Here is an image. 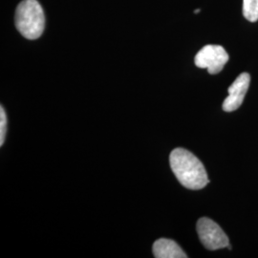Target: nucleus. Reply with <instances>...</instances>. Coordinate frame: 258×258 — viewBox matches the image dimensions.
<instances>
[{"label": "nucleus", "mask_w": 258, "mask_h": 258, "mask_svg": "<svg viewBox=\"0 0 258 258\" xmlns=\"http://www.w3.org/2000/svg\"><path fill=\"white\" fill-rule=\"evenodd\" d=\"M170 167L177 180L188 189H202L210 183L202 162L190 151L175 148L169 156Z\"/></svg>", "instance_id": "nucleus-1"}, {"label": "nucleus", "mask_w": 258, "mask_h": 258, "mask_svg": "<svg viewBox=\"0 0 258 258\" xmlns=\"http://www.w3.org/2000/svg\"><path fill=\"white\" fill-rule=\"evenodd\" d=\"M16 26L28 39H37L44 31V12L37 0H23L16 11Z\"/></svg>", "instance_id": "nucleus-2"}, {"label": "nucleus", "mask_w": 258, "mask_h": 258, "mask_svg": "<svg viewBox=\"0 0 258 258\" xmlns=\"http://www.w3.org/2000/svg\"><path fill=\"white\" fill-rule=\"evenodd\" d=\"M197 232L204 247L211 250L224 249L230 245L229 238L218 224L203 217L197 222Z\"/></svg>", "instance_id": "nucleus-3"}, {"label": "nucleus", "mask_w": 258, "mask_h": 258, "mask_svg": "<svg viewBox=\"0 0 258 258\" xmlns=\"http://www.w3.org/2000/svg\"><path fill=\"white\" fill-rule=\"evenodd\" d=\"M229 61V54L220 45H206L195 55V65L202 69H208L210 74L220 73Z\"/></svg>", "instance_id": "nucleus-4"}, {"label": "nucleus", "mask_w": 258, "mask_h": 258, "mask_svg": "<svg viewBox=\"0 0 258 258\" xmlns=\"http://www.w3.org/2000/svg\"><path fill=\"white\" fill-rule=\"evenodd\" d=\"M249 83L250 76L248 73H242L237 77L228 89L229 97L226 98L223 102V110L232 112L239 108L249 89Z\"/></svg>", "instance_id": "nucleus-5"}, {"label": "nucleus", "mask_w": 258, "mask_h": 258, "mask_svg": "<svg viewBox=\"0 0 258 258\" xmlns=\"http://www.w3.org/2000/svg\"><path fill=\"white\" fill-rule=\"evenodd\" d=\"M152 251L156 258L187 257L185 252L175 241L166 238H161L155 241Z\"/></svg>", "instance_id": "nucleus-6"}, {"label": "nucleus", "mask_w": 258, "mask_h": 258, "mask_svg": "<svg viewBox=\"0 0 258 258\" xmlns=\"http://www.w3.org/2000/svg\"><path fill=\"white\" fill-rule=\"evenodd\" d=\"M243 16L249 22L258 20V0H243Z\"/></svg>", "instance_id": "nucleus-7"}, {"label": "nucleus", "mask_w": 258, "mask_h": 258, "mask_svg": "<svg viewBox=\"0 0 258 258\" xmlns=\"http://www.w3.org/2000/svg\"><path fill=\"white\" fill-rule=\"evenodd\" d=\"M7 130V117L3 106L0 107V146L2 147L5 141V135Z\"/></svg>", "instance_id": "nucleus-8"}, {"label": "nucleus", "mask_w": 258, "mask_h": 258, "mask_svg": "<svg viewBox=\"0 0 258 258\" xmlns=\"http://www.w3.org/2000/svg\"><path fill=\"white\" fill-rule=\"evenodd\" d=\"M199 12H200V9L195 10V11H194V14H198Z\"/></svg>", "instance_id": "nucleus-9"}]
</instances>
